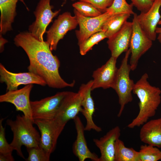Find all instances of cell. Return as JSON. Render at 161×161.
I'll return each instance as SVG.
<instances>
[{"label": "cell", "instance_id": "cell-4", "mask_svg": "<svg viewBox=\"0 0 161 161\" xmlns=\"http://www.w3.org/2000/svg\"><path fill=\"white\" fill-rule=\"evenodd\" d=\"M130 54V50L129 48L126 52L121 65L118 69L112 87L115 91L118 97L120 108L117 114L118 117L121 115L125 105L133 100L132 92L135 83L130 78L129 76L131 69L129 64L128 63V61Z\"/></svg>", "mask_w": 161, "mask_h": 161}, {"label": "cell", "instance_id": "cell-31", "mask_svg": "<svg viewBox=\"0 0 161 161\" xmlns=\"http://www.w3.org/2000/svg\"><path fill=\"white\" fill-rule=\"evenodd\" d=\"M90 3L97 9L104 12L112 5L113 0H79Z\"/></svg>", "mask_w": 161, "mask_h": 161}, {"label": "cell", "instance_id": "cell-32", "mask_svg": "<svg viewBox=\"0 0 161 161\" xmlns=\"http://www.w3.org/2000/svg\"><path fill=\"white\" fill-rule=\"evenodd\" d=\"M14 159L12 154H0V161H13Z\"/></svg>", "mask_w": 161, "mask_h": 161}, {"label": "cell", "instance_id": "cell-17", "mask_svg": "<svg viewBox=\"0 0 161 161\" xmlns=\"http://www.w3.org/2000/svg\"><path fill=\"white\" fill-rule=\"evenodd\" d=\"M120 134V128L117 126L100 139H93L94 143L100 150L99 161H114L115 143Z\"/></svg>", "mask_w": 161, "mask_h": 161}, {"label": "cell", "instance_id": "cell-16", "mask_svg": "<svg viewBox=\"0 0 161 161\" xmlns=\"http://www.w3.org/2000/svg\"><path fill=\"white\" fill-rule=\"evenodd\" d=\"M161 0H154L150 9L146 12L137 15V18L141 27L148 37L153 41L156 40V30L161 18L160 11Z\"/></svg>", "mask_w": 161, "mask_h": 161}, {"label": "cell", "instance_id": "cell-1", "mask_svg": "<svg viewBox=\"0 0 161 161\" xmlns=\"http://www.w3.org/2000/svg\"><path fill=\"white\" fill-rule=\"evenodd\" d=\"M14 41L15 45L21 47L27 55L30 61L29 71L41 77L49 87L61 89L74 86L75 81L68 83L61 76L60 61L52 54L46 41H40L27 32L17 34Z\"/></svg>", "mask_w": 161, "mask_h": 161}, {"label": "cell", "instance_id": "cell-18", "mask_svg": "<svg viewBox=\"0 0 161 161\" xmlns=\"http://www.w3.org/2000/svg\"><path fill=\"white\" fill-rule=\"evenodd\" d=\"M77 132L76 140L72 146L74 154L79 161H84L87 159L93 161H99V157L89 149L84 135V127L80 117L77 116L74 119Z\"/></svg>", "mask_w": 161, "mask_h": 161}, {"label": "cell", "instance_id": "cell-10", "mask_svg": "<svg viewBox=\"0 0 161 161\" xmlns=\"http://www.w3.org/2000/svg\"><path fill=\"white\" fill-rule=\"evenodd\" d=\"M68 92V91L58 92L54 95L39 100L30 101L33 120L55 118Z\"/></svg>", "mask_w": 161, "mask_h": 161}, {"label": "cell", "instance_id": "cell-20", "mask_svg": "<svg viewBox=\"0 0 161 161\" xmlns=\"http://www.w3.org/2000/svg\"><path fill=\"white\" fill-rule=\"evenodd\" d=\"M142 126L139 135L141 141L161 148V117L148 121Z\"/></svg>", "mask_w": 161, "mask_h": 161}, {"label": "cell", "instance_id": "cell-22", "mask_svg": "<svg viewBox=\"0 0 161 161\" xmlns=\"http://www.w3.org/2000/svg\"><path fill=\"white\" fill-rule=\"evenodd\" d=\"M130 16L123 13L111 16L105 22L102 28V31L104 32L106 38H110L118 32Z\"/></svg>", "mask_w": 161, "mask_h": 161}, {"label": "cell", "instance_id": "cell-33", "mask_svg": "<svg viewBox=\"0 0 161 161\" xmlns=\"http://www.w3.org/2000/svg\"><path fill=\"white\" fill-rule=\"evenodd\" d=\"M8 41L5 39L2 36V35H0V52H2L4 50V45Z\"/></svg>", "mask_w": 161, "mask_h": 161}, {"label": "cell", "instance_id": "cell-12", "mask_svg": "<svg viewBox=\"0 0 161 161\" xmlns=\"http://www.w3.org/2000/svg\"><path fill=\"white\" fill-rule=\"evenodd\" d=\"M83 94L82 84L77 92L68 91L55 118L65 126L69 120H73L81 112Z\"/></svg>", "mask_w": 161, "mask_h": 161}, {"label": "cell", "instance_id": "cell-2", "mask_svg": "<svg viewBox=\"0 0 161 161\" xmlns=\"http://www.w3.org/2000/svg\"><path fill=\"white\" fill-rule=\"evenodd\" d=\"M148 74L145 73L135 83L132 92L138 98L139 112L127 127L133 129L142 126L154 116L161 102V90L151 85L148 81Z\"/></svg>", "mask_w": 161, "mask_h": 161}, {"label": "cell", "instance_id": "cell-29", "mask_svg": "<svg viewBox=\"0 0 161 161\" xmlns=\"http://www.w3.org/2000/svg\"><path fill=\"white\" fill-rule=\"evenodd\" d=\"M3 120L1 119L0 120V154H12L13 150L5 138V128L2 125Z\"/></svg>", "mask_w": 161, "mask_h": 161}, {"label": "cell", "instance_id": "cell-28", "mask_svg": "<svg viewBox=\"0 0 161 161\" xmlns=\"http://www.w3.org/2000/svg\"><path fill=\"white\" fill-rule=\"evenodd\" d=\"M28 157L26 159L27 161H49V157L40 146L27 148Z\"/></svg>", "mask_w": 161, "mask_h": 161}, {"label": "cell", "instance_id": "cell-15", "mask_svg": "<svg viewBox=\"0 0 161 161\" xmlns=\"http://www.w3.org/2000/svg\"><path fill=\"white\" fill-rule=\"evenodd\" d=\"M117 59L111 56L104 64L94 71L92 91L99 88H112L118 70Z\"/></svg>", "mask_w": 161, "mask_h": 161}, {"label": "cell", "instance_id": "cell-6", "mask_svg": "<svg viewBox=\"0 0 161 161\" xmlns=\"http://www.w3.org/2000/svg\"><path fill=\"white\" fill-rule=\"evenodd\" d=\"M137 14L133 15V29L129 49L131 57L129 64L131 71L137 68L140 57L151 47L152 41L140 26L137 18Z\"/></svg>", "mask_w": 161, "mask_h": 161}, {"label": "cell", "instance_id": "cell-19", "mask_svg": "<svg viewBox=\"0 0 161 161\" xmlns=\"http://www.w3.org/2000/svg\"><path fill=\"white\" fill-rule=\"evenodd\" d=\"M92 84V80L89 81L86 84H82L83 88V94L80 112L86 120V124L84 127L85 131L93 130L97 132H100L102 131V129L95 123L93 119V115L95 109L94 102L91 95Z\"/></svg>", "mask_w": 161, "mask_h": 161}, {"label": "cell", "instance_id": "cell-9", "mask_svg": "<svg viewBox=\"0 0 161 161\" xmlns=\"http://www.w3.org/2000/svg\"><path fill=\"white\" fill-rule=\"evenodd\" d=\"M78 24L75 16L68 12L60 15L49 29L47 31L46 41L51 50H55L59 41L67 32L75 29Z\"/></svg>", "mask_w": 161, "mask_h": 161}, {"label": "cell", "instance_id": "cell-24", "mask_svg": "<svg viewBox=\"0 0 161 161\" xmlns=\"http://www.w3.org/2000/svg\"><path fill=\"white\" fill-rule=\"evenodd\" d=\"M139 151L140 161L161 160V151L157 147L145 144L140 146Z\"/></svg>", "mask_w": 161, "mask_h": 161}, {"label": "cell", "instance_id": "cell-30", "mask_svg": "<svg viewBox=\"0 0 161 161\" xmlns=\"http://www.w3.org/2000/svg\"><path fill=\"white\" fill-rule=\"evenodd\" d=\"M133 6L141 12H147L152 6L154 0H130Z\"/></svg>", "mask_w": 161, "mask_h": 161}, {"label": "cell", "instance_id": "cell-36", "mask_svg": "<svg viewBox=\"0 0 161 161\" xmlns=\"http://www.w3.org/2000/svg\"><path fill=\"white\" fill-rule=\"evenodd\" d=\"M63 1H66L67 0H62ZM72 1H75V0H71Z\"/></svg>", "mask_w": 161, "mask_h": 161}, {"label": "cell", "instance_id": "cell-26", "mask_svg": "<svg viewBox=\"0 0 161 161\" xmlns=\"http://www.w3.org/2000/svg\"><path fill=\"white\" fill-rule=\"evenodd\" d=\"M73 7L83 16L87 17H95L101 15V11L87 2L79 1L72 4Z\"/></svg>", "mask_w": 161, "mask_h": 161}, {"label": "cell", "instance_id": "cell-14", "mask_svg": "<svg viewBox=\"0 0 161 161\" xmlns=\"http://www.w3.org/2000/svg\"><path fill=\"white\" fill-rule=\"evenodd\" d=\"M133 29L132 22L126 21L107 41L111 56L117 58L129 49Z\"/></svg>", "mask_w": 161, "mask_h": 161}, {"label": "cell", "instance_id": "cell-7", "mask_svg": "<svg viewBox=\"0 0 161 161\" xmlns=\"http://www.w3.org/2000/svg\"><path fill=\"white\" fill-rule=\"evenodd\" d=\"M74 12L79 27L78 30L75 31L78 45L94 34L102 31L105 22L113 15L111 11L107 10L101 15L95 17L84 16L75 9Z\"/></svg>", "mask_w": 161, "mask_h": 161}, {"label": "cell", "instance_id": "cell-25", "mask_svg": "<svg viewBox=\"0 0 161 161\" xmlns=\"http://www.w3.org/2000/svg\"><path fill=\"white\" fill-rule=\"evenodd\" d=\"M106 38L104 32L100 31L91 35L78 45L80 54L84 55L91 49L94 45Z\"/></svg>", "mask_w": 161, "mask_h": 161}, {"label": "cell", "instance_id": "cell-13", "mask_svg": "<svg viewBox=\"0 0 161 161\" xmlns=\"http://www.w3.org/2000/svg\"><path fill=\"white\" fill-rule=\"evenodd\" d=\"M33 86L32 84H28L20 89L7 92L0 96V102L13 104L16 111H21L26 117L34 122L30 99Z\"/></svg>", "mask_w": 161, "mask_h": 161}, {"label": "cell", "instance_id": "cell-11", "mask_svg": "<svg viewBox=\"0 0 161 161\" xmlns=\"http://www.w3.org/2000/svg\"><path fill=\"white\" fill-rule=\"evenodd\" d=\"M0 81L7 85L6 91L18 89L21 85L36 84L43 86L47 85L45 80L38 75L30 72L14 73L8 71L0 64Z\"/></svg>", "mask_w": 161, "mask_h": 161}, {"label": "cell", "instance_id": "cell-3", "mask_svg": "<svg viewBox=\"0 0 161 161\" xmlns=\"http://www.w3.org/2000/svg\"><path fill=\"white\" fill-rule=\"evenodd\" d=\"M6 123L13 134V139L10 144L17 154L24 159L21 146L24 145L27 148L39 146L40 135L33 126V121L24 115H18L15 120L8 119Z\"/></svg>", "mask_w": 161, "mask_h": 161}, {"label": "cell", "instance_id": "cell-8", "mask_svg": "<svg viewBox=\"0 0 161 161\" xmlns=\"http://www.w3.org/2000/svg\"><path fill=\"white\" fill-rule=\"evenodd\" d=\"M50 0H40L34 13L35 21L29 27V32L39 40L44 41L43 35L46 29L53 18L59 14L61 10L52 11Z\"/></svg>", "mask_w": 161, "mask_h": 161}, {"label": "cell", "instance_id": "cell-23", "mask_svg": "<svg viewBox=\"0 0 161 161\" xmlns=\"http://www.w3.org/2000/svg\"><path fill=\"white\" fill-rule=\"evenodd\" d=\"M114 161H140L139 151L126 147L118 139L115 143Z\"/></svg>", "mask_w": 161, "mask_h": 161}, {"label": "cell", "instance_id": "cell-34", "mask_svg": "<svg viewBox=\"0 0 161 161\" xmlns=\"http://www.w3.org/2000/svg\"><path fill=\"white\" fill-rule=\"evenodd\" d=\"M156 32L157 34H158L157 39L161 43V27H157Z\"/></svg>", "mask_w": 161, "mask_h": 161}, {"label": "cell", "instance_id": "cell-21", "mask_svg": "<svg viewBox=\"0 0 161 161\" xmlns=\"http://www.w3.org/2000/svg\"><path fill=\"white\" fill-rule=\"evenodd\" d=\"M18 1L26 6L24 0H0V34L4 35L12 30V25L16 15V4Z\"/></svg>", "mask_w": 161, "mask_h": 161}, {"label": "cell", "instance_id": "cell-35", "mask_svg": "<svg viewBox=\"0 0 161 161\" xmlns=\"http://www.w3.org/2000/svg\"><path fill=\"white\" fill-rule=\"evenodd\" d=\"M160 10L161 12V8H160ZM158 24H159V25H161V19H160V21H159V22L158 23Z\"/></svg>", "mask_w": 161, "mask_h": 161}, {"label": "cell", "instance_id": "cell-5", "mask_svg": "<svg viewBox=\"0 0 161 161\" xmlns=\"http://www.w3.org/2000/svg\"><path fill=\"white\" fill-rule=\"evenodd\" d=\"M33 123L40 132L39 146L50 157L56 148L58 138L65 125L55 118L34 119Z\"/></svg>", "mask_w": 161, "mask_h": 161}, {"label": "cell", "instance_id": "cell-27", "mask_svg": "<svg viewBox=\"0 0 161 161\" xmlns=\"http://www.w3.org/2000/svg\"><path fill=\"white\" fill-rule=\"evenodd\" d=\"M133 6L126 0H113L111 6L106 10L111 11L113 15L123 13L133 15L135 13L133 11Z\"/></svg>", "mask_w": 161, "mask_h": 161}]
</instances>
